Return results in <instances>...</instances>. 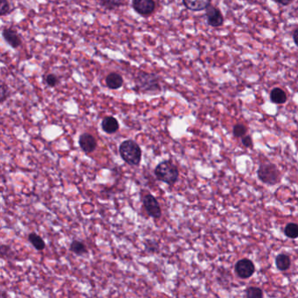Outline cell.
I'll return each mask as SVG.
<instances>
[{"mask_svg":"<svg viewBox=\"0 0 298 298\" xmlns=\"http://www.w3.org/2000/svg\"><path fill=\"white\" fill-rule=\"evenodd\" d=\"M134 89L143 94H158L161 91L159 78L152 73L138 72L135 77Z\"/></svg>","mask_w":298,"mask_h":298,"instance_id":"cell-1","label":"cell"},{"mask_svg":"<svg viewBox=\"0 0 298 298\" xmlns=\"http://www.w3.org/2000/svg\"><path fill=\"white\" fill-rule=\"evenodd\" d=\"M119 153L125 163L136 166L142 159V151L137 143L133 140H125L120 144Z\"/></svg>","mask_w":298,"mask_h":298,"instance_id":"cell-2","label":"cell"},{"mask_svg":"<svg viewBox=\"0 0 298 298\" xmlns=\"http://www.w3.org/2000/svg\"><path fill=\"white\" fill-rule=\"evenodd\" d=\"M154 174L160 181L169 186H173L178 181L179 172L174 163L165 160L156 166Z\"/></svg>","mask_w":298,"mask_h":298,"instance_id":"cell-3","label":"cell"},{"mask_svg":"<svg viewBox=\"0 0 298 298\" xmlns=\"http://www.w3.org/2000/svg\"><path fill=\"white\" fill-rule=\"evenodd\" d=\"M258 178L262 182L270 186H274L278 183L280 172L274 163H263L260 165L257 171Z\"/></svg>","mask_w":298,"mask_h":298,"instance_id":"cell-4","label":"cell"},{"mask_svg":"<svg viewBox=\"0 0 298 298\" xmlns=\"http://www.w3.org/2000/svg\"><path fill=\"white\" fill-rule=\"evenodd\" d=\"M143 207L147 212L148 215H150L154 219H159L162 215V211L159 206V203L153 195L147 193L143 197Z\"/></svg>","mask_w":298,"mask_h":298,"instance_id":"cell-5","label":"cell"},{"mask_svg":"<svg viewBox=\"0 0 298 298\" xmlns=\"http://www.w3.org/2000/svg\"><path fill=\"white\" fill-rule=\"evenodd\" d=\"M254 263L248 259H242L235 264V272L240 278H249L254 274Z\"/></svg>","mask_w":298,"mask_h":298,"instance_id":"cell-6","label":"cell"},{"mask_svg":"<svg viewBox=\"0 0 298 298\" xmlns=\"http://www.w3.org/2000/svg\"><path fill=\"white\" fill-rule=\"evenodd\" d=\"M132 6L142 16H149L155 10L156 4L154 0H133Z\"/></svg>","mask_w":298,"mask_h":298,"instance_id":"cell-7","label":"cell"},{"mask_svg":"<svg viewBox=\"0 0 298 298\" xmlns=\"http://www.w3.org/2000/svg\"><path fill=\"white\" fill-rule=\"evenodd\" d=\"M206 15H207V23L213 27H219L224 23V18L222 13L219 9L215 6L209 5L207 9Z\"/></svg>","mask_w":298,"mask_h":298,"instance_id":"cell-8","label":"cell"},{"mask_svg":"<svg viewBox=\"0 0 298 298\" xmlns=\"http://www.w3.org/2000/svg\"><path fill=\"white\" fill-rule=\"evenodd\" d=\"M80 147L86 154H89L95 151L97 146L96 140L91 134L89 133H83L80 135L79 137Z\"/></svg>","mask_w":298,"mask_h":298,"instance_id":"cell-9","label":"cell"},{"mask_svg":"<svg viewBox=\"0 0 298 298\" xmlns=\"http://www.w3.org/2000/svg\"><path fill=\"white\" fill-rule=\"evenodd\" d=\"M2 35L4 37V40L10 45L12 48H18L21 45V40L20 35L15 30H12V28H4L2 32Z\"/></svg>","mask_w":298,"mask_h":298,"instance_id":"cell-10","label":"cell"},{"mask_svg":"<svg viewBox=\"0 0 298 298\" xmlns=\"http://www.w3.org/2000/svg\"><path fill=\"white\" fill-rule=\"evenodd\" d=\"M211 2L212 0H183L185 6L193 12L206 10L210 5Z\"/></svg>","mask_w":298,"mask_h":298,"instance_id":"cell-11","label":"cell"},{"mask_svg":"<svg viewBox=\"0 0 298 298\" xmlns=\"http://www.w3.org/2000/svg\"><path fill=\"white\" fill-rule=\"evenodd\" d=\"M102 129L107 134H114L119 130V123L114 116H106L102 122Z\"/></svg>","mask_w":298,"mask_h":298,"instance_id":"cell-12","label":"cell"},{"mask_svg":"<svg viewBox=\"0 0 298 298\" xmlns=\"http://www.w3.org/2000/svg\"><path fill=\"white\" fill-rule=\"evenodd\" d=\"M105 81H106L108 88H110V89H118L123 86V77L116 73L109 74L106 77Z\"/></svg>","mask_w":298,"mask_h":298,"instance_id":"cell-13","label":"cell"},{"mask_svg":"<svg viewBox=\"0 0 298 298\" xmlns=\"http://www.w3.org/2000/svg\"><path fill=\"white\" fill-rule=\"evenodd\" d=\"M271 100L273 104H283L286 103L287 95L282 88H274L271 92Z\"/></svg>","mask_w":298,"mask_h":298,"instance_id":"cell-14","label":"cell"},{"mask_svg":"<svg viewBox=\"0 0 298 298\" xmlns=\"http://www.w3.org/2000/svg\"><path fill=\"white\" fill-rule=\"evenodd\" d=\"M28 241L30 242V243L32 244V246L35 248L36 250L42 251L46 247V243H45L44 240L35 233L29 234Z\"/></svg>","mask_w":298,"mask_h":298,"instance_id":"cell-15","label":"cell"},{"mask_svg":"<svg viewBox=\"0 0 298 298\" xmlns=\"http://www.w3.org/2000/svg\"><path fill=\"white\" fill-rule=\"evenodd\" d=\"M98 4L108 10L118 8L127 3V0H97Z\"/></svg>","mask_w":298,"mask_h":298,"instance_id":"cell-16","label":"cell"},{"mask_svg":"<svg viewBox=\"0 0 298 298\" xmlns=\"http://www.w3.org/2000/svg\"><path fill=\"white\" fill-rule=\"evenodd\" d=\"M275 265L279 271H288L290 267V258L287 254H280L275 258Z\"/></svg>","mask_w":298,"mask_h":298,"instance_id":"cell-17","label":"cell"},{"mask_svg":"<svg viewBox=\"0 0 298 298\" xmlns=\"http://www.w3.org/2000/svg\"><path fill=\"white\" fill-rule=\"evenodd\" d=\"M70 251L77 255H83L88 253L87 246L79 240H75L72 242L71 245H70Z\"/></svg>","mask_w":298,"mask_h":298,"instance_id":"cell-18","label":"cell"},{"mask_svg":"<svg viewBox=\"0 0 298 298\" xmlns=\"http://www.w3.org/2000/svg\"><path fill=\"white\" fill-rule=\"evenodd\" d=\"M284 234L288 238L296 239L298 237V225L295 223L288 224L284 228Z\"/></svg>","mask_w":298,"mask_h":298,"instance_id":"cell-19","label":"cell"},{"mask_svg":"<svg viewBox=\"0 0 298 298\" xmlns=\"http://www.w3.org/2000/svg\"><path fill=\"white\" fill-rule=\"evenodd\" d=\"M246 297L248 298H262L263 297V290L257 287H250L246 289Z\"/></svg>","mask_w":298,"mask_h":298,"instance_id":"cell-20","label":"cell"},{"mask_svg":"<svg viewBox=\"0 0 298 298\" xmlns=\"http://www.w3.org/2000/svg\"><path fill=\"white\" fill-rule=\"evenodd\" d=\"M246 132H247V129L245 125H243L242 123L235 124L233 128V133L236 137H243L246 135Z\"/></svg>","mask_w":298,"mask_h":298,"instance_id":"cell-21","label":"cell"},{"mask_svg":"<svg viewBox=\"0 0 298 298\" xmlns=\"http://www.w3.org/2000/svg\"><path fill=\"white\" fill-rule=\"evenodd\" d=\"M144 246H145V249L149 253L153 254V253H158L159 251V244L154 241H147L146 243H144Z\"/></svg>","mask_w":298,"mask_h":298,"instance_id":"cell-22","label":"cell"},{"mask_svg":"<svg viewBox=\"0 0 298 298\" xmlns=\"http://www.w3.org/2000/svg\"><path fill=\"white\" fill-rule=\"evenodd\" d=\"M11 12L8 0H0V15L4 16Z\"/></svg>","mask_w":298,"mask_h":298,"instance_id":"cell-23","label":"cell"},{"mask_svg":"<svg viewBox=\"0 0 298 298\" xmlns=\"http://www.w3.org/2000/svg\"><path fill=\"white\" fill-rule=\"evenodd\" d=\"M45 81H46V83L48 84V86L53 88V87H55L56 85L59 83V78L55 75L50 74V75L46 76Z\"/></svg>","mask_w":298,"mask_h":298,"instance_id":"cell-24","label":"cell"},{"mask_svg":"<svg viewBox=\"0 0 298 298\" xmlns=\"http://www.w3.org/2000/svg\"><path fill=\"white\" fill-rule=\"evenodd\" d=\"M9 95H10V92H9L8 88L5 86V84L2 83L1 85V103H4V101L7 99Z\"/></svg>","mask_w":298,"mask_h":298,"instance_id":"cell-25","label":"cell"},{"mask_svg":"<svg viewBox=\"0 0 298 298\" xmlns=\"http://www.w3.org/2000/svg\"><path fill=\"white\" fill-rule=\"evenodd\" d=\"M243 144L246 148L253 147V140L251 138L250 135H244L242 139Z\"/></svg>","mask_w":298,"mask_h":298,"instance_id":"cell-26","label":"cell"},{"mask_svg":"<svg viewBox=\"0 0 298 298\" xmlns=\"http://www.w3.org/2000/svg\"><path fill=\"white\" fill-rule=\"evenodd\" d=\"M274 1L278 3V4H282V5H289L293 0H274Z\"/></svg>","mask_w":298,"mask_h":298,"instance_id":"cell-27","label":"cell"},{"mask_svg":"<svg viewBox=\"0 0 298 298\" xmlns=\"http://www.w3.org/2000/svg\"><path fill=\"white\" fill-rule=\"evenodd\" d=\"M293 40H294L296 46L298 47V28L295 31L294 34H293Z\"/></svg>","mask_w":298,"mask_h":298,"instance_id":"cell-28","label":"cell"}]
</instances>
